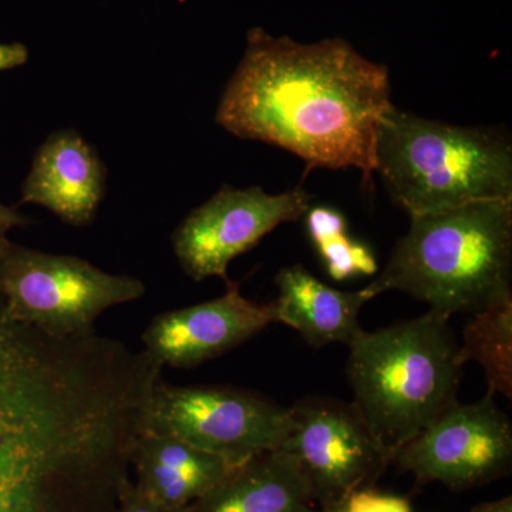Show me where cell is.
<instances>
[{
  "mask_svg": "<svg viewBox=\"0 0 512 512\" xmlns=\"http://www.w3.org/2000/svg\"><path fill=\"white\" fill-rule=\"evenodd\" d=\"M28 59V49L20 43H9V45L0 43V72L22 66L23 63L28 62Z\"/></svg>",
  "mask_w": 512,
  "mask_h": 512,
  "instance_id": "cell-20",
  "label": "cell"
},
{
  "mask_svg": "<svg viewBox=\"0 0 512 512\" xmlns=\"http://www.w3.org/2000/svg\"><path fill=\"white\" fill-rule=\"evenodd\" d=\"M343 504L335 505V507L325 508V510H322L320 512H343Z\"/></svg>",
  "mask_w": 512,
  "mask_h": 512,
  "instance_id": "cell-23",
  "label": "cell"
},
{
  "mask_svg": "<svg viewBox=\"0 0 512 512\" xmlns=\"http://www.w3.org/2000/svg\"><path fill=\"white\" fill-rule=\"evenodd\" d=\"M291 410L248 390L174 386L158 379L146 409V431L170 434L238 466L282 448Z\"/></svg>",
  "mask_w": 512,
  "mask_h": 512,
  "instance_id": "cell-7",
  "label": "cell"
},
{
  "mask_svg": "<svg viewBox=\"0 0 512 512\" xmlns=\"http://www.w3.org/2000/svg\"><path fill=\"white\" fill-rule=\"evenodd\" d=\"M157 370L94 332L57 338L0 301V512H110Z\"/></svg>",
  "mask_w": 512,
  "mask_h": 512,
  "instance_id": "cell-1",
  "label": "cell"
},
{
  "mask_svg": "<svg viewBox=\"0 0 512 512\" xmlns=\"http://www.w3.org/2000/svg\"><path fill=\"white\" fill-rule=\"evenodd\" d=\"M311 485L288 451H266L228 471L187 512H318Z\"/></svg>",
  "mask_w": 512,
  "mask_h": 512,
  "instance_id": "cell-13",
  "label": "cell"
},
{
  "mask_svg": "<svg viewBox=\"0 0 512 512\" xmlns=\"http://www.w3.org/2000/svg\"><path fill=\"white\" fill-rule=\"evenodd\" d=\"M25 224V218L18 211L0 204V247L8 241L6 235H8L10 229L22 227Z\"/></svg>",
  "mask_w": 512,
  "mask_h": 512,
  "instance_id": "cell-21",
  "label": "cell"
},
{
  "mask_svg": "<svg viewBox=\"0 0 512 512\" xmlns=\"http://www.w3.org/2000/svg\"><path fill=\"white\" fill-rule=\"evenodd\" d=\"M136 487L157 503L188 508L227 476V461L170 434L144 430L131 453Z\"/></svg>",
  "mask_w": 512,
  "mask_h": 512,
  "instance_id": "cell-14",
  "label": "cell"
},
{
  "mask_svg": "<svg viewBox=\"0 0 512 512\" xmlns=\"http://www.w3.org/2000/svg\"><path fill=\"white\" fill-rule=\"evenodd\" d=\"M392 106L387 67L345 40L306 45L256 28L215 119L234 136L284 148L308 171L355 168L373 188L377 137Z\"/></svg>",
  "mask_w": 512,
  "mask_h": 512,
  "instance_id": "cell-2",
  "label": "cell"
},
{
  "mask_svg": "<svg viewBox=\"0 0 512 512\" xmlns=\"http://www.w3.org/2000/svg\"><path fill=\"white\" fill-rule=\"evenodd\" d=\"M382 271L363 291L407 293L450 319L512 299V201L410 217Z\"/></svg>",
  "mask_w": 512,
  "mask_h": 512,
  "instance_id": "cell-3",
  "label": "cell"
},
{
  "mask_svg": "<svg viewBox=\"0 0 512 512\" xmlns=\"http://www.w3.org/2000/svg\"><path fill=\"white\" fill-rule=\"evenodd\" d=\"M144 293L138 279L101 271L77 256L46 254L9 241L0 247V301L6 311L57 338L94 332L101 313Z\"/></svg>",
  "mask_w": 512,
  "mask_h": 512,
  "instance_id": "cell-6",
  "label": "cell"
},
{
  "mask_svg": "<svg viewBox=\"0 0 512 512\" xmlns=\"http://www.w3.org/2000/svg\"><path fill=\"white\" fill-rule=\"evenodd\" d=\"M292 429L282 450L295 457L322 510L369 490L393 463L353 403L305 397L291 407Z\"/></svg>",
  "mask_w": 512,
  "mask_h": 512,
  "instance_id": "cell-8",
  "label": "cell"
},
{
  "mask_svg": "<svg viewBox=\"0 0 512 512\" xmlns=\"http://www.w3.org/2000/svg\"><path fill=\"white\" fill-rule=\"evenodd\" d=\"M393 461L420 483L458 491L480 487L510 473L511 421L494 394L476 403L456 402L400 447Z\"/></svg>",
  "mask_w": 512,
  "mask_h": 512,
  "instance_id": "cell-9",
  "label": "cell"
},
{
  "mask_svg": "<svg viewBox=\"0 0 512 512\" xmlns=\"http://www.w3.org/2000/svg\"><path fill=\"white\" fill-rule=\"evenodd\" d=\"M305 217L309 237L335 281L376 274L377 262L372 249L349 237L348 222L339 211L311 207Z\"/></svg>",
  "mask_w": 512,
  "mask_h": 512,
  "instance_id": "cell-17",
  "label": "cell"
},
{
  "mask_svg": "<svg viewBox=\"0 0 512 512\" xmlns=\"http://www.w3.org/2000/svg\"><path fill=\"white\" fill-rule=\"evenodd\" d=\"M448 320L429 311L373 332L360 329L348 343L352 403L393 458L458 402L464 366Z\"/></svg>",
  "mask_w": 512,
  "mask_h": 512,
  "instance_id": "cell-4",
  "label": "cell"
},
{
  "mask_svg": "<svg viewBox=\"0 0 512 512\" xmlns=\"http://www.w3.org/2000/svg\"><path fill=\"white\" fill-rule=\"evenodd\" d=\"M343 512H412V508L406 498L377 494L369 488L350 495Z\"/></svg>",
  "mask_w": 512,
  "mask_h": 512,
  "instance_id": "cell-18",
  "label": "cell"
},
{
  "mask_svg": "<svg viewBox=\"0 0 512 512\" xmlns=\"http://www.w3.org/2000/svg\"><path fill=\"white\" fill-rule=\"evenodd\" d=\"M275 322L274 305L249 301L238 284L214 301L161 313L143 333L144 352L163 369H190L237 348Z\"/></svg>",
  "mask_w": 512,
  "mask_h": 512,
  "instance_id": "cell-11",
  "label": "cell"
},
{
  "mask_svg": "<svg viewBox=\"0 0 512 512\" xmlns=\"http://www.w3.org/2000/svg\"><path fill=\"white\" fill-rule=\"evenodd\" d=\"M117 512H187V508H171L157 503L143 491L138 490L136 484L127 480L121 487L119 511Z\"/></svg>",
  "mask_w": 512,
  "mask_h": 512,
  "instance_id": "cell-19",
  "label": "cell"
},
{
  "mask_svg": "<svg viewBox=\"0 0 512 512\" xmlns=\"http://www.w3.org/2000/svg\"><path fill=\"white\" fill-rule=\"evenodd\" d=\"M470 512H512V498L505 497L501 500L483 503L474 507Z\"/></svg>",
  "mask_w": 512,
  "mask_h": 512,
  "instance_id": "cell-22",
  "label": "cell"
},
{
  "mask_svg": "<svg viewBox=\"0 0 512 512\" xmlns=\"http://www.w3.org/2000/svg\"><path fill=\"white\" fill-rule=\"evenodd\" d=\"M311 202L312 195L302 187L268 194L261 187L224 185L175 229V256L194 281L218 276L228 282L231 261L279 225L305 217Z\"/></svg>",
  "mask_w": 512,
  "mask_h": 512,
  "instance_id": "cell-10",
  "label": "cell"
},
{
  "mask_svg": "<svg viewBox=\"0 0 512 512\" xmlns=\"http://www.w3.org/2000/svg\"><path fill=\"white\" fill-rule=\"evenodd\" d=\"M275 322L298 330L312 348L348 343L359 332V313L370 301L365 291L343 292L323 284L305 266L281 269L275 278Z\"/></svg>",
  "mask_w": 512,
  "mask_h": 512,
  "instance_id": "cell-15",
  "label": "cell"
},
{
  "mask_svg": "<svg viewBox=\"0 0 512 512\" xmlns=\"http://www.w3.org/2000/svg\"><path fill=\"white\" fill-rule=\"evenodd\" d=\"M461 365L483 367L488 393L512 397V299L474 313L458 345Z\"/></svg>",
  "mask_w": 512,
  "mask_h": 512,
  "instance_id": "cell-16",
  "label": "cell"
},
{
  "mask_svg": "<svg viewBox=\"0 0 512 512\" xmlns=\"http://www.w3.org/2000/svg\"><path fill=\"white\" fill-rule=\"evenodd\" d=\"M376 173L410 217L483 201H512L510 138L387 111L376 146Z\"/></svg>",
  "mask_w": 512,
  "mask_h": 512,
  "instance_id": "cell-5",
  "label": "cell"
},
{
  "mask_svg": "<svg viewBox=\"0 0 512 512\" xmlns=\"http://www.w3.org/2000/svg\"><path fill=\"white\" fill-rule=\"evenodd\" d=\"M103 192L104 167L93 148L76 131L60 130L37 150L22 201L82 227L92 220Z\"/></svg>",
  "mask_w": 512,
  "mask_h": 512,
  "instance_id": "cell-12",
  "label": "cell"
}]
</instances>
